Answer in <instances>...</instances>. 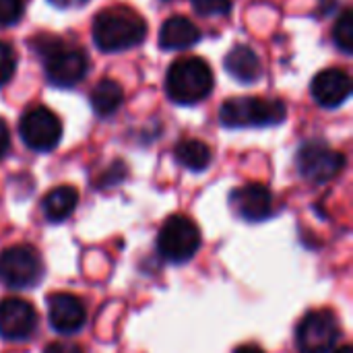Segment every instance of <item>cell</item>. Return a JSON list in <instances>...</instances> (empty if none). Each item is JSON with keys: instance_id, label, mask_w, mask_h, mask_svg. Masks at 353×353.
Listing matches in <instances>:
<instances>
[{"instance_id": "cell-1", "label": "cell", "mask_w": 353, "mask_h": 353, "mask_svg": "<svg viewBox=\"0 0 353 353\" xmlns=\"http://www.w3.org/2000/svg\"><path fill=\"white\" fill-rule=\"evenodd\" d=\"M147 35L145 19L130 6H110L93 21V41L101 52H122L143 43Z\"/></svg>"}, {"instance_id": "cell-2", "label": "cell", "mask_w": 353, "mask_h": 353, "mask_svg": "<svg viewBox=\"0 0 353 353\" xmlns=\"http://www.w3.org/2000/svg\"><path fill=\"white\" fill-rule=\"evenodd\" d=\"M35 52L46 62V74L56 87H72L83 81L89 68V60L83 50L66 48L54 35H37L33 39Z\"/></svg>"}, {"instance_id": "cell-3", "label": "cell", "mask_w": 353, "mask_h": 353, "mask_svg": "<svg viewBox=\"0 0 353 353\" xmlns=\"http://www.w3.org/2000/svg\"><path fill=\"white\" fill-rule=\"evenodd\" d=\"M213 91V70L196 56L176 60L165 74V93L180 105H192Z\"/></svg>"}, {"instance_id": "cell-4", "label": "cell", "mask_w": 353, "mask_h": 353, "mask_svg": "<svg viewBox=\"0 0 353 353\" xmlns=\"http://www.w3.org/2000/svg\"><path fill=\"white\" fill-rule=\"evenodd\" d=\"M288 110L279 99L232 97L219 110V122L225 128H265L285 120Z\"/></svg>"}, {"instance_id": "cell-5", "label": "cell", "mask_w": 353, "mask_h": 353, "mask_svg": "<svg viewBox=\"0 0 353 353\" xmlns=\"http://www.w3.org/2000/svg\"><path fill=\"white\" fill-rule=\"evenodd\" d=\"M203 238L199 225L186 215H172L157 234V252L172 265L188 263L201 248Z\"/></svg>"}, {"instance_id": "cell-6", "label": "cell", "mask_w": 353, "mask_h": 353, "mask_svg": "<svg viewBox=\"0 0 353 353\" xmlns=\"http://www.w3.org/2000/svg\"><path fill=\"white\" fill-rule=\"evenodd\" d=\"M43 279V261L29 244H17L0 254V281L10 290H31Z\"/></svg>"}, {"instance_id": "cell-7", "label": "cell", "mask_w": 353, "mask_h": 353, "mask_svg": "<svg viewBox=\"0 0 353 353\" xmlns=\"http://www.w3.org/2000/svg\"><path fill=\"white\" fill-rule=\"evenodd\" d=\"M296 165L304 180L312 184H325L341 174L345 168V155L321 141H308L298 149Z\"/></svg>"}, {"instance_id": "cell-8", "label": "cell", "mask_w": 353, "mask_h": 353, "mask_svg": "<svg viewBox=\"0 0 353 353\" xmlns=\"http://www.w3.org/2000/svg\"><path fill=\"white\" fill-rule=\"evenodd\" d=\"M339 339V323L331 310H310L296 327L300 353H331Z\"/></svg>"}, {"instance_id": "cell-9", "label": "cell", "mask_w": 353, "mask_h": 353, "mask_svg": "<svg viewBox=\"0 0 353 353\" xmlns=\"http://www.w3.org/2000/svg\"><path fill=\"white\" fill-rule=\"evenodd\" d=\"M19 134L31 151L48 153L56 149L62 139V122L50 108L39 105L23 114L19 122Z\"/></svg>"}, {"instance_id": "cell-10", "label": "cell", "mask_w": 353, "mask_h": 353, "mask_svg": "<svg viewBox=\"0 0 353 353\" xmlns=\"http://www.w3.org/2000/svg\"><path fill=\"white\" fill-rule=\"evenodd\" d=\"M37 331L35 308L21 298L0 300V337L4 341H29Z\"/></svg>"}, {"instance_id": "cell-11", "label": "cell", "mask_w": 353, "mask_h": 353, "mask_svg": "<svg viewBox=\"0 0 353 353\" xmlns=\"http://www.w3.org/2000/svg\"><path fill=\"white\" fill-rule=\"evenodd\" d=\"M230 207L236 217L248 223H261L273 213V194L265 184L252 182L230 194Z\"/></svg>"}, {"instance_id": "cell-12", "label": "cell", "mask_w": 353, "mask_h": 353, "mask_svg": "<svg viewBox=\"0 0 353 353\" xmlns=\"http://www.w3.org/2000/svg\"><path fill=\"white\" fill-rule=\"evenodd\" d=\"M48 321L58 335H74L87 323L85 304L72 294H54L48 298Z\"/></svg>"}, {"instance_id": "cell-13", "label": "cell", "mask_w": 353, "mask_h": 353, "mask_svg": "<svg viewBox=\"0 0 353 353\" xmlns=\"http://www.w3.org/2000/svg\"><path fill=\"white\" fill-rule=\"evenodd\" d=\"M312 97L323 108H339L352 93V79L341 68H327L312 81Z\"/></svg>"}, {"instance_id": "cell-14", "label": "cell", "mask_w": 353, "mask_h": 353, "mask_svg": "<svg viewBox=\"0 0 353 353\" xmlns=\"http://www.w3.org/2000/svg\"><path fill=\"white\" fill-rule=\"evenodd\" d=\"M201 41L199 27L186 17H170L159 31V48L163 50H188Z\"/></svg>"}, {"instance_id": "cell-15", "label": "cell", "mask_w": 353, "mask_h": 353, "mask_svg": "<svg viewBox=\"0 0 353 353\" xmlns=\"http://www.w3.org/2000/svg\"><path fill=\"white\" fill-rule=\"evenodd\" d=\"M225 70L240 83H256L263 74V64L261 58L256 56V52L248 46H234L228 54H225Z\"/></svg>"}, {"instance_id": "cell-16", "label": "cell", "mask_w": 353, "mask_h": 353, "mask_svg": "<svg viewBox=\"0 0 353 353\" xmlns=\"http://www.w3.org/2000/svg\"><path fill=\"white\" fill-rule=\"evenodd\" d=\"M79 205V190L74 186H58V188H52L43 201H41V211H43V217L52 223H60L64 219H68L74 209Z\"/></svg>"}, {"instance_id": "cell-17", "label": "cell", "mask_w": 353, "mask_h": 353, "mask_svg": "<svg viewBox=\"0 0 353 353\" xmlns=\"http://www.w3.org/2000/svg\"><path fill=\"white\" fill-rule=\"evenodd\" d=\"M174 157L182 168H186L190 172H203L211 165L213 151L207 143H203L199 139H184L176 145Z\"/></svg>"}, {"instance_id": "cell-18", "label": "cell", "mask_w": 353, "mask_h": 353, "mask_svg": "<svg viewBox=\"0 0 353 353\" xmlns=\"http://www.w3.org/2000/svg\"><path fill=\"white\" fill-rule=\"evenodd\" d=\"M122 101H124V91L112 79H101L91 91V108L101 118L112 116L122 105Z\"/></svg>"}, {"instance_id": "cell-19", "label": "cell", "mask_w": 353, "mask_h": 353, "mask_svg": "<svg viewBox=\"0 0 353 353\" xmlns=\"http://www.w3.org/2000/svg\"><path fill=\"white\" fill-rule=\"evenodd\" d=\"M333 39L337 43V48L345 54H352L353 50V12L350 8H345L341 12V17L335 23V31H333Z\"/></svg>"}, {"instance_id": "cell-20", "label": "cell", "mask_w": 353, "mask_h": 353, "mask_svg": "<svg viewBox=\"0 0 353 353\" xmlns=\"http://www.w3.org/2000/svg\"><path fill=\"white\" fill-rule=\"evenodd\" d=\"M190 4L201 17H225L232 10L230 0H190Z\"/></svg>"}, {"instance_id": "cell-21", "label": "cell", "mask_w": 353, "mask_h": 353, "mask_svg": "<svg viewBox=\"0 0 353 353\" xmlns=\"http://www.w3.org/2000/svg\"><path fill=\"white\" fill-rule=\"evenodd\" d=\"M14 68H17V54L14 50L0 41V85L8 83L14 74Z\"/></svg>"}, {"instance_id": "cell-22", "label": "cell", "mask_w": 353, "mask_h": 353, "mask_svg": "<svg viewBox=\"0 0 353 353\" xmlns=\"http://www.w3.org/2000/svg\"><path fill=\"white\" fill-rule=\"evenodd\" d=\"M23 0H0V27L14 25L23 14Z\"/></svg>"}, {"instance_id": "cell-23", "label": "cell", "mask_w": 353, "mask_h": 353, "mask_svg": "<svg viewBox=\"0 0 353 353\" xmlns=\"http://www.w3.org/2000/svg\"><path fill=\"white\" fill-rule=\"evenodd\" d=\"M43 353H83V350L68 341H54L43 350Z\"/></svg>"}, {"instance_id": "cell-24", "label": "cell", "mask_w": 353, "mask_h": 353, "mask_svg": "<svg viewBox=\"0 0 353 353\" xmlns=\"http://www.w3.org/2000/svg\"><path fill=\"white\" fill-rule=\"evenodd\" d=\"M8 147H10V132L6 122L0 120V159L8 153Z\"/></svg>"}, {"instance_id": "cell-25", "label": "cell", "mask_w": 353, "mask_h": 353, "mask_svg": "<svg viewBox=\"0 0 353 353\" xmlns=\"http://www.w3.org/2000/svg\"><path fill=\"white\" fill-rule=\"evenodd\" d=\"M52 6H56V8H62V10H70V8H81V6H85L89 0H48Z\"/></svg>"}, {"instance_id": "cell-26", "label": "cell", "mask_w": 353, "mask_h": 353, "mask_svg": "<svg viewBox=\"0 0 353 353\" xmlns=\"http://www.w3.org/2000/svg\"><path fill=\"white\" fill-rule=\"evenodd\" d=\"M234 353H265L259 345H240Z\"/></svg>"}, {"instance_id": "cell-27", "label": "cell", "mask_w": 353, "mask_h": 353, "mask_svg": "<svg viewBox=\"0 0 353 353\" xmlns=\"http://www.w3.org/2000/svg\"><path fill=\"white\" fill-rule=\"evenodd\" d=\"M331 353H353V347H352V345H341V347L333 350Z\"/></svg>"}]
</instances>
